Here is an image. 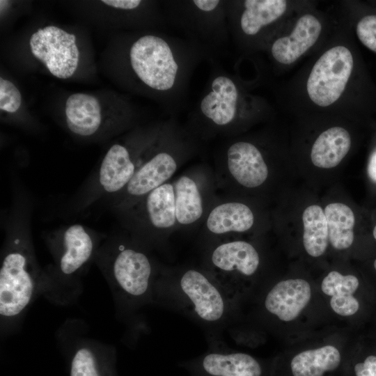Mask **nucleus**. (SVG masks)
<instances>
[{
    "label": "nucleus",
    "mask_w": 376,
    "mask_h": 376,
    "mask_svg": "<svg viewBox=\"0 0 376 376\" xmlns=\"http://www.w3.org/2000/svg\"><path fill=\"white\" fill-rule=\"evenodd\" d=\"M373 266H374L375 269L376 270V258L373 263Z\"/></svg>",
    "instance_id": "nucleus-34"
},
{
    "label": "nucleus",
    "mask_w": 376,
    "mask_h": 376,
    "mask_svg": "<svg viewBox=\"0 0 376 376\" xmlns=\"http://www.w3.org/2000/svg\"><path fill=\"white\" fill-rule=\"evenodd\" d=\"M294 228L300 229L306 253L313 258L322 256L329 245L327 221L322 202L313 199L304 201L297 207Z\"/></svg>",
    "instance_id": "nucleus-17"
},
{
    "label": "nucleus",
    "mask_w": 376,
    "mask_h": 376,
    "mask_svg": "<svg viewBox=\"0 0 376 376\" xmlns=\"http://www.w3.org/2000/svg\"><path fill=\"white\" fill-rule=\"evenodd\" d=\"M260 255L249 242L233 240L214 246L209 255L208 272L236 305L244 282L258 272Z\"/></svg>",
    "instance_id": "nucleus-7"
},
{
    "label": "nucleus",
    "mask_w": 376,
    "mask_h": 376,
    "mask_svg": "<svg viewBox=\"0 0 376 376\" xmlns=\"http://www.w3.org/2000/svg\"><path fill=\"white\" fill-rule=\"evenodd\" d=\"M143 199V206L146 219L156 229H168L176 221L175 196L174 186L164 183L152 190Z\"/></svg>",
    "instance_id": "nucleus-24"
},
{
    "label": "nucleus",
    "mask_w": 376,
    "mask_h": 376,
    "mask_svg": "<svg viewBox=\"0 0 376 376\" xmlns=\"http://www.w3.org/2000/svg\"><path fill=\"white\" fill-rule=\"evenodd\" d=\"M25 226L18 219L9 226L13 240L0 269V314L3 317L19 314L29 304L33 292Z\"/></svg>",
    "instance_id": "nucleus-6"
},
{
    "label": "nucleus",
    "mask_w": 376,
    "mask_h": 376,
    "mask_svg": "<svg viewBox=\"0 0 376 376\" xmlns=\"http://www.w3.org/2000/svg\"><path fill=\"white\" fill-rule=\"evenodd\" d=\"M70 376H100L96 360L88 348H81L75 354L71 364Z\"/></svg>",
    "instance_id": "nucleus-27"
},
{
    "label": "nucleus",
    "mask_w": 376,
    "mask_h": 376,
    "mask_svg": "<svg viewBox=\"0 0 376 376\" xmlns=\"http://www.w3.org/2000/svg\"><path fill=\"white\" fill-rule=\"evenodd\" d=\"M193 142L189 132L180 130L175 120L170 118L148 148L145 157L140 159L114 207L124 208L166 183L176 171L178 159L193 150Z\"/></svg>",
    "instance_id": "nucleus-3"
},
{
    "label": "nucleus",
    "mask_w": 376,
    "mask_h": 376,
    "mask_svg": "<svg viewBox=\"0 0 376 376\" xmlns=\"http://www.w3.org/2000/svg\"><path fill=\"white\" fill-rule=\"evenodd\" d=\"M205 58V54L185 38L161 33L140 36L128 52L135 78L172 116L185 108L191 78Z\"/></svg>",
    "instance_id": "nucleus-1"
},
{
    "label": "nucleus",
    "mask_w": 376,
    "mask_h": 376,
    "mask_svg": "<svg viewBox=\"0 0 376 376\" xmlns=\"http://www.w3.org/2000/svg\"><path fill=\"white\" fill-rule=\"evenodd\" d=\"M341 361L340 352L334 345L304 350L292 357L287 376H324L339 368Z\"/></svg>",
    "instance_id": "nucleus-22"
},
{
    "label": "nucleus",
    "mask_w": 376,
    "mask_h": 376,
    "mask_svg": "<svg viewBox=\"0 0 376 376\" xmlns=\"http://www.w3.org/2000/svg\"><path fill=\"white\" fill-rule=\"evenodd\" d=\"M367 173L370 180L376 184V148L369 157Z\"/></svg>",
    "instance_id": "nucleus-32"
},
{
    "label": "nucleus",
    "mask_w": 376,
    "mask_h": 376,
    "mask_svg": "<svg viewBox=\"0 0 376 376\" xmlns=\"http://www.w3.org/2000/svg\"><path fill=\"white\" fill-rule=\"evenodd\" d=\"M61 244L59 268L65 275H70L86 264L94 251L92 233L84 226L74 224L63 227L58 232Z\"/></svg>",
    "instance_id": "nucleus-20"
},
{
    "label": "nucleus",
    "mask_w": 376,
    "mask_h": 376,
    "mask_svg": "<svg viewBox=\"0 0 376 376\" xmlns=\"http://www.w3.org/2000/svg\"><path fill=\"white\" fill-rule=\"evenodd\" d=\"M311 288L302 279H288L276 283L264 299L265 310L278 319L290 322L296 319L308 304Z\"/></svg>",
    "instance_id": "nucleus-16"
},
{
    "label": "nucleus",
    "mask_w": 376,
    "mask_h": 376,
    "mask_svg": "<svg viewBox=\"0 0 376 376\" xmlns=\"http://www.w3.org/2000/svg\"><path fill=\"white\" fill-rule=\"evenodd\" d=\"M284 0H226L229 32L238 42L256 38L285 12Z\"/></svg>",
    "instance_id": "nucleus-10"
},
{
    "label": "nucleus",
    "mask_w": 376,
    "mask_h": 376,
    "mask_svg": "<svg viewBox=\"0 0 376 376\" xmlns=\"http://www.w3.org/2000/svg\"><path fill=\"white\" fill-rule=\"evenodd\" d=\"M327 221L329 242L336 250L350 249L355 239L357 216L345 197L336 194L322 201Z\"/></svg>",
    "instance_id": "nucleus-19"
},
{
    "label": "nucleus",
    "mask_w": 376,
    "mask_h": 376,
    "mask_svg": "<svg viewBox=\"0 0 376 376\" xmlns=\"http://www.w3.org/2000/svg\"><path fill=\"white\" fill-rule=\"evenodd\" d=\"M359 285L357 276L352 274L343 275L338 271H331L323 279L321 283L322 292L330 297L353 295Z\"/></svg>",
    "instance_id": "nucleus-26"
},
{
    "label": "nucleus",
    "mask_w": 376,
    "mask_h": 376,
    "mask_svg": "<svg viewBox=\"0 0 376 376\" xmlns=\"http://www.w3.org/2000/svg\"><path fill=\"white\" fill-rule=\"evenodd\" d=\"M224 157L230 174L242 187L254 189L268 181L271 169L267 157L255 143L231 140L224 147Z\"/></svg>",
    "instance_id": "nucleus-11"
},
{
    "label": "nucleus",
    "mask_w": 376,
    "mask_h": 376,
    "mask_svg": "<svg viewBox=\"0 0 376 376\" xmlns=\"http://www.w3.org/2000/svg\"><path fill=\"white\" fill-rule=\"evenodd\" d=\"M104 4L119 10H133L143 3L141 0H102Z\"/></svg>",
    "instance_id": "nucleus-31"
},
{
    "label": "nucleus",
    "mask_w": 376,
    "mask_h": 376,
    "mask_svg": "<svg viewBox=\"0 0 376 376\" xmlns=\"http://www.w3.org/2000/svg\"><path fill=\"white\" fill-rule=\"evenodd\" d=\"M111 270L115 281L125 295L134 299L148 295L152 266L143 251L132 247H120L113 258Z\"/></svg>",
    "instance_id": "nucleus-13"
},
{
    "label": "nucleus",
    "mask_w": 376,
    "mask_h": 376,
    "mask_svg": "<svg viewBox=\"0 0 376 376\" xmlns=\"http://www.w3.org/2000/svg\"><path fill=\"white\" fill-rule=\"evenodd\" d=\"M330 305L336 313L345 317L355 314L359 308V303L353 295L332 296Z\"/></svg>",
    "instance_id": "nucleus-30"
},
{
    "label": "nucleus",
    "mask_w": 376,
    "mask_h": 376,
    "mask_svg": "<svg viewBox=\"0 0 376 376\" xmlns=\"http://www.w3.org/2000/svg\"><path fill=\"white\" fill-rule=\"evenodd\" d=\"M192 376H265V368L250 354L211 349L187 363Z\"/></svg>",
    "instance_id": "nucleus-14"
},
{
    "label": "nucleus",
    "mask_w": 376,
    "mask_h": 376,
    "mask_svg": "<svg viewBox=\"0 0 376 376\" xmlns=\"http://www.w3.org/2000/svg\"><path fill=\"white\" fill-rule=\"evenodd\" d=\"M321 31L322 24L315 16L302 15L290 36L273 42L270 47L272 57L281 64L295 62L316 42Z\"/></svg>",
    "instance_id": "nucleus-18"
},
{
    "label": "nucleus",
    "mask_w": 376,
    "mask_h": 376,
    "mask_svg": "<svg viewBox=\"0 0 376 376\" xmlns=\"http://www.w3.org/2000/svg\"><path fill=\"white\" fill-rule=\"evenodd\" d=\"M161 125L150 133L139 136L131 147L120 143L111 146L104 155L93 181L86 206L100 196L119 194L127 187L141 159V155L159 133Z\"/></svg>",
    "instance_id": "nucleus-8"
},
{
    "label": "nucleus",
    "mask_w": 376,
    "mask_h": 376,
    "mask_svg": "<svg viewBox=\"0 0 376 376\" xmlns=\"http://www.w3.org/2000/svg\"><path fill=\"white\" fill-rule=\"evenodd\" d=\"M256 223L252 209L241 202H228L216 206L209 214L206 225L217 235L249 231Z\"/></svg>",
    "instance_id": "nucleus-23"
},
{
    "label": "nucleus",
    "mask_w": 376,
    "mask_h": 376,
    "mask_svg": "<svg viewBox=\"0 0 376 376\" xmlns=\"http://www.w3.org/2000/svg\"><path fill=\"white\" fill-rule=\"evenodd\" d=\"M176 221L189 225L198 220L203 212V200L196 182L189 176L180 177L174 185Z\"/></svg>",
    "instance_id": "nucleus-25"
},
{
    "label": "nucleus",
    "mask_w": 376,
    "mask_h": 376,
    "mask_svg": "<svg viewBox=\"0 0 376 376\" xmlns=\"http://www.w3.org/2000/svg\"><path fill=\"white\" fill-rule=\"evenodd\" d=\"M167 24L214 58L228 44L229 28L226 0H169L163 3Z\"/></svg>",
    "instance_id": "nucleus-5"
},
{
    "label": "nucleus",
    "mask_w": 376,
    "mask_h": 376,
    "mask_svg": "<svg viewBox=\"0 0 376 376\" xmlns=\"http://www.w3.org/2000/svg\"><path fill=\"white\" fill-rule=\"evenodd\" d=\"M352 146L350 132L333 126L322 132L312 144L309 158L312 176L329 175L338 171Z\"/></svg>",
    "instance_id": "nucleus-15"
},
{
    "label": "nucleus",
    "mask_w": 376,
    "mask_h": 376,
    "mask_svg": "<svg viewBox=\"0 0 376 376\" xmlns=\"http://www.w3.org/2000/svg\"><path fill=\"white\" fill-rule=\"evenodd\" d=\"M65 112L68 127L77 135L93 136L101 126V107L96 97L91 95L77 93L70 95Z\"/></svg>",
    "instance_id": "nucleus-21"
},
{
    "label": "nucleus",
    "mask_w": 376,
    "mask_h": 376,
    "mask_svg": "<svg viewBox=\"0 0 376 376\" xmlns=\"http://www.w3.org/2000/svg\"><path fill=\"white\" fill-rule=\"evenodd\" d=\"M373 236L374 239L376 240V224L375 225L373 229Z\"/></svg>",
    "instance_id": "nucleus-33"
},
{
    "label": "nucleus",
    "mask_w": 376,
    "mask_h": 376,
    "mask_svg": "<svg viewBox=\"0 0 376 376\" xmlns=\"http://www.w3.org/2000/svg\"><path fill=\"white\" fill-rule=\"evenodd\" d=\"M76 37L55 26L39 29L30 38V47L33 56L40 60L54 76L67 79L70 70L77 69L78 62L72 54V47Z\"/></svg>",
    "instance_id": "nucleus-12"
},
{
    "label": "nucleus",
    "mask_w": 376,
    "mask_h": 376,
    "mask_svg": "<svg viewBox=\"0 0 376 376\" xmlns=\"http://www.w3.org/2000/svg\"><path fill=\"white\" fill-rule=\"evenodd\" d=\"M212 64L205 87L189 115L187 131L191 134H233L246 117L244 96L237 80Z\"/></svg>",
    "instance_id": "nucleus-4"
},
{
    "label": "nucleus",
    "mask_w": 376,
    "mask_h": 376,
    "mask_svg": "<svg viewBox=\"0 0 376 376\" xmlns=\"http://www.w3.org/2000/svg\"><path fill=\"white\" fill-rule=\"evenodd\" d=\"M354 65L351 52L336 46L325 52L313 65L306 83L310 99L320 107L336 102L343 94Z\"/></svg>",
    "instance_id": "nucleus-9"
},
{
    "label": "nucleus",
    "mask_w": 376,
    "mask_h": 376,
    "mask_svg": "<svg viewBox=\"0 0 376 376\" xmlns=\"http://www.w3.org/2000/svg\"><path fill=\"white\" fill-rule=\"evenodd\" d=\"M162 301L203 327L228 325L235 304L207 271L187 269L164 276L157 288Z\"/></svg>",
    "instance_id": "nucleus-2"
},
{
    "label": "nucleus",
    "mask_w": 376,
    "mask_h": 376,
    "mask_svg": "<svg viewBox=\"0 0 376 376\" xmlns=\"http://www.w3.org/2000/svg\"><path fill=\"white\" fill-rule=\"evenodd\" d=\"M356 30L362 44L376 52V15H369L361 18L357 23Z\"/></svg>",
    "instance_id": "nucleus-29"
},
{
    "label": "nucleus",
    "mask_w": 376,
    "mask_h": 376,
    "mask_svg": "<svg viewBox=\"0 0 376 376\" xmlns=\"http://www.w3.org/2000/svg\"><path fill=\"white\" fill-rule=\"evenodd\" d=\"M21 94L10 81L0 78V109L9 113L17 111L21 106Z\"/></svg>",
    "instance_id": "nucleus-28"
}]
</instances>
